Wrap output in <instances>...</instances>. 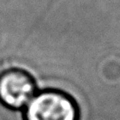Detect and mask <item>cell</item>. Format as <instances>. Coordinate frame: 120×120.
I'll list each match as a JSON object with an SVG mask.
<instances>
[{
	"instance_id": "cell-1",
	"label": "cell",
	"mask_w": 120,
	"mask_h": 120,
	"mask_svg": "<svg viewBox=\"0 0 120 120\" xmlns=\"http://www.w3.org/2000/svg\"><path fill=\"white\" fill-rule=\"evenodd\" d=\"M24 120H79V109L67 93L45 89L35 93L25 106Z\"/></svg>"
},
{
	"instance_id": "cell-2",
	"label": "cell",
	"mask_w": 120,
	"mask_h": 120,
	"mask_svg": "<svg viewBox=\"0 0 120 120\" xmlns=\"http://www.w3.org/2000/svg\"><path fill=\"white\" fill-rule=\"evenodd\" d=\"M35 93V81L27 71L10 68L0 73V102L7 108H24Z\"/></svg>"
}]
</instances>
